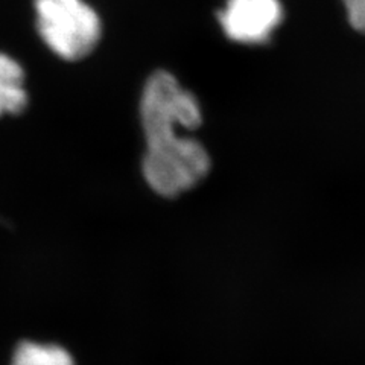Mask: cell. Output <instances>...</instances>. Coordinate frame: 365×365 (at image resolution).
<instances>
[{
  "label": "cell",
  "mask_w": 365,
  "mask_h": 365,
  "mask_svg": "<svg viewBox=\"0 0 365 365\" xmlns=\"http://www.w3.org/2000/svg\"><path fill=\"white\" fill-rule=\"evenodd\" d=\"M37 31L44 44L64 61H81L102 37L99 14L86 0H34Z\"/></svg>",
  "instance_id": "cell-2"
},
{
  "label": "cell",
  "mask_w": 365,
  "mask_h": 365,
  "mask_svg": "<svg viewBox=\"0 0 365 365\" xmlns=\"http://www.w3.org/2000/svg\"><path fill=\"white\" fill-rule=\"evenodd\" d=\"M347 11L350 26L359 34H365V0H342Z\"/></svg>",
  "instance_id": "cell-6"
},
{
  "label": "cell",
  "mask_w": 365,
  "mask_h": 365,
  "mask_svg": "<svg viewBox=\"0 0 365 365\" xmlns=\"http://www.w3.org/2000/svg\"><path fill=\"white\" fill-rule=\"evenodd\" d=\"M140 123L145 135L142 174L153 192L177 198L209 175L212 162L205 148L177 128L197 130L202 122L197 96L166 71H157L142 90Z\"/></svg>",
  "instance_id": "cell-1"
},
{
  "label": "cell",
  "mask_w": 365,
  "mask_h": 365,
  "mask_svg": "<svg viewBox=\"0 0 365 365\" xmlns=\"http://www.w3.org/2000/svg\"><path fill=\"white\" fill-rule=\"evenodd\" d=\"M11 365H76L71 351L52 342L21 341Z\"/></svg>",
  "instance_id": "cell-5"
},
{
  "label": "cell",
  "mask_w": 365,
  "mask_h": 365,
  "mask_svg": "<svg viewBox=\"0 0 365 365\" xmlns=\"http://www.w3.org/2000/svg\"><path fill=\"white\" fill-rule=\"evenodd\" d=\"M25 71L17 60L0 52V118L17 116L28 108Z\"/></svg>",
  "instance_id": "cell-4"
},
{
  "label": "cell",
  "mask_w": 365,
  "mask_h": 365,
  "mask_svg": "<svg viewBox=\"0 0 365 365\" xmlns=\"http://www.w3.org/2000/svg\"><path fill=\"white\" fill-rule=\"evenodd\" d=\"M283 19L280 0H227L218 20L225 36L241 44H264Z\"/></svg>",
  "instance_id": "cell-3"
}]
</instances>
